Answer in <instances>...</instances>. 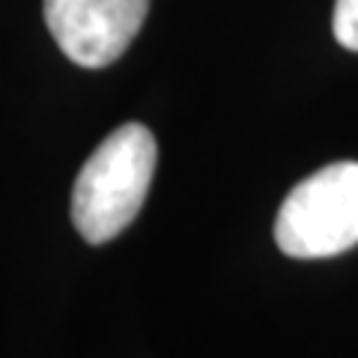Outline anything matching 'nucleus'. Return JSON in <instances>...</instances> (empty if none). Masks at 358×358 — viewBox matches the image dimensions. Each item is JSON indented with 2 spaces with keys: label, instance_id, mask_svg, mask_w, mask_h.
Segmentation results:
<instances>
[{
  "label": "nucleus",
  "instance_id": "f257e3e1",
  "mask_svg": "<svg viewBox=\"0 0 358 358\" xmlns=\"http://www.w3.org/2000/svg\"><path fill=\"white\" fill-rule=\"evenodd\" d=\"M155 162L159 147L141 122L114 129L93 150L72 188V221L84 242L105 245L138 218L152 185Z\"/></svg>",
  "mask_w": 358,
  "mask_h": 358
},
{
  "label": "nucleus",
  "instance_id": "f03ea898",
  "mask_svg": "<svg viewBox=\"0 0 358 358\" xmlns=\"http://www.w3.org/2000/svg\"><path fill=\"white\" fill-rule=\"evenodd\" d=\"M275 242L287 257L320 260L358 245V162H334L287 194L275 218Z\"/></svg>",
  "mask_w": 358,
  "mask_h": 358
},
{
  "label": "nucleus",
  "instance_id": "7ed1b4c3",
  "mask_svg": "<svg viewBox=\"0 0 358 358\" xmlns=\"http://www.w3.org/2000/svg\"><path fill=\"white\" fill-rule=\"evenodd\" d=\"M147 13L150 0H45V24L54 42L87 69L120 60L141 33Z\"/></svg>",
  "mask_w": 358,
  "mask_h": 358
},
{
  "label": "nucleus",
  "instance_id": "20e7f679",
  "mask_svg": "<svg viewBox=\"0 0 358 358\" xmlns=\"http://www.w3.org/2000/svg\"><path fill=\"white\" fill-rule=\"evenodd\" d=\"M331 30L346 51H358V0H338L334 3Z\"/></svg>",
  "mask_w": 358,
  "mask_h": 358
}]
</instances>
